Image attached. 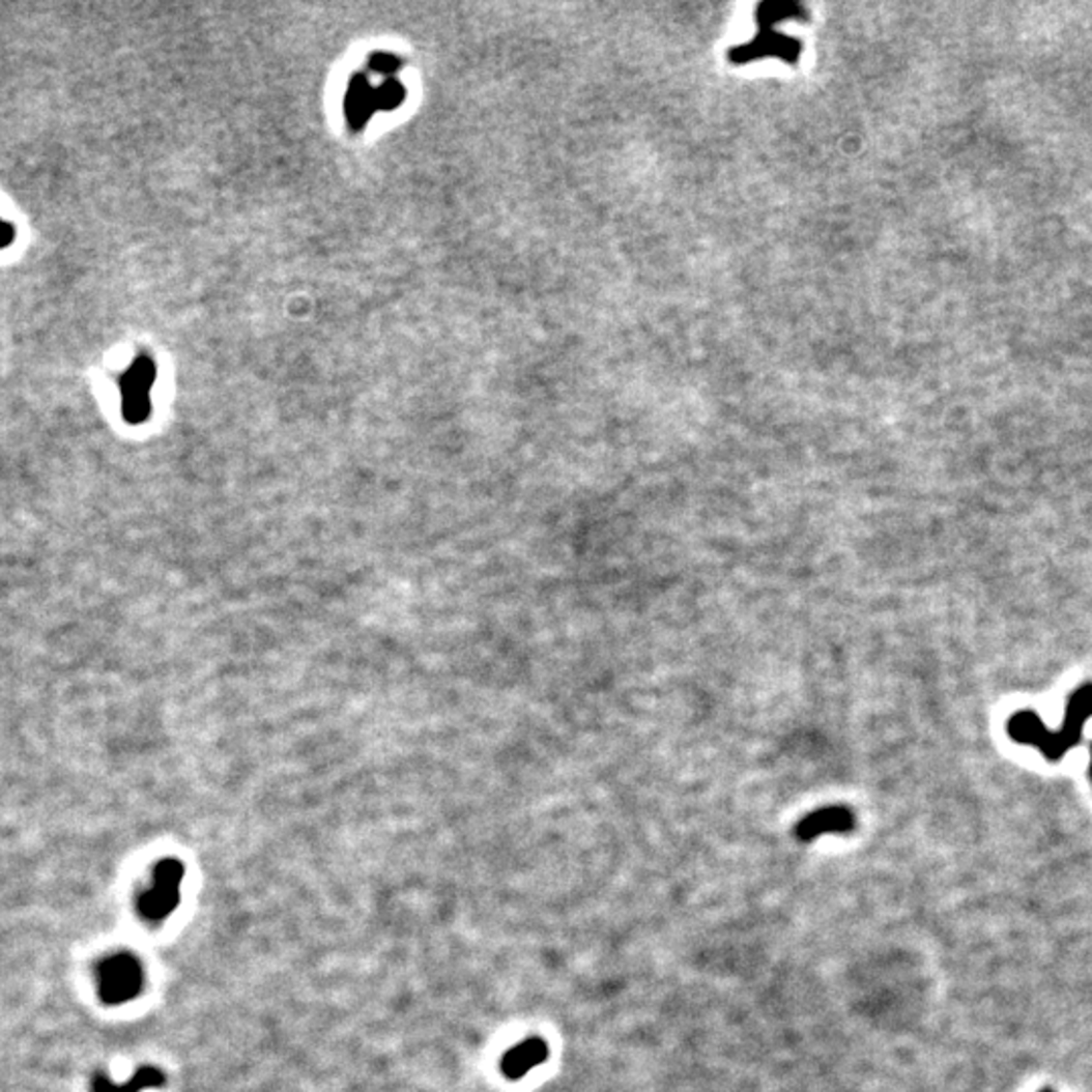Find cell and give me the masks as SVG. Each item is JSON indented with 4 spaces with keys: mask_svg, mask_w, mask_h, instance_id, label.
<instances>
[{
    "mask_svg": "<svg viewBox=\"0 0 1092 1092\" xmlns=\"http://www.w3.org/2000/svg\"><path fill=\"white\" fill-rule=\"evenodd\" d=\"M1040 1092H1052V1091H1048V1089H1046V1091H1040Z\"/></svg>",
    "mask_w": 1092,
    "mask_h": 1092,
    "instance_id": "13",
    "label": "cell"
},
{
    "mask_svg": "<svg viewBox=\"0 0 1092 1092\" xmlns=\"http://www.w3.org/2000/svg\"><path fill=\"white\" fill-rule=\"evenodd\" d=\"M1092 716V684L1072 692L1064 724L1058 732H1051L1034 711H1019L1008 720V735L1022 745L1036 747L1048 760H1060L1083 739L1085 722Z\"/></svg>",
    "mask_w": 1092,
    "mask_h": 1092,
    "instance_id": "1",
    "label": "cell"
},
{
    "mask_svg": "<svg viewBox=\"0 0 1092 1092\" xmlns=\"http://www.w3.org/2000/svg\"><path fill=\"white\" fill-rule=\"evenodd\" d=\"M184 879V866L176 858L161 860L152 870V884L140 894L136 909L140 917L150 924L163 923L172 915L180 900V884Z\"/></svg>",
    "mask_w": 1092,
    "mask_h": 1092,
    "instance_id": "3",
    "label": "cell"
},
{
    "mask_svg": "<svg viewBox=\"0 0 1092 1092\" xmlns=\"http://www.w3.org/2000/svg\"><path fill=\"white\" fill-rule=\"evenodd\" d=\"M95 979L99 1000L106 1006H124L142 994L144 967L134 953L118 951L97 964Z\"/></svg>",
    "mask_w": 1092,
    "mask_h": 1092,
    "instance_id": "2",
    "label": "cell"
},
{
    "mask_svg": "<svg viewBox=\"0 0 1092 1092\" xmlns=\"http://www.w3.org/2000/svg\"><path fill=\"white\" fill-rule=\"evenodd\" d=\"M15 235H17L15 225H12V223H6V221L0 219V250L10 248L12 241H15Z\"/></svg>",
    "mask_w": 1092,
    "mask_h": 1092,
    "instance_id": "11",
    "label": "cell"
},
{
    "mask_svg": "<svg viewBox=\"0 0 1092 1092\" xmlns=\"http://www.w3.org/2000/svg\"><path fill=\"white\" fill-rule=\"evenodd\" d=\"M165 1083L167 1079L156 1066H142L124 1085L114 1083L104 1072H95L91 1079V1092H144L148 1089H161L165 1087Z\"/></svg>",
    "mask_w": 1092,
    "mask_h": 1092,
    "instance_id": "7",
    "label": "cell"
},
{
    "mask_svg": "<svg viewBox=\"0 0 1092 1092\" xmlns=\"http://www.w3.org/2000/svg\"><path fill=\"white\" fill-rule=\"evenodd\" d=\"M548 1056V1046L541 1038H530L508 1051L502 1058V1074L510 1081L526 1076L533 1068L543 1064Z\"/></svg>",
    "mask_w": 1092,
    "mask_h": 1092,
    "instance_id": "6",
    "label": "cell"
},
{
    "mask_svg": "<svg viewBox=\"0 0 1092 1092\" xmlns=\"http://www.w3.org/2000/svg\"><path fill=\"white\" fill-rule=\"evenodd\" d=\"M397 61L391 57V55H377L373 59V69L380 71V74H393L397 69Z\"/></svg>",
    "mask_w": 1092,
    "mask_h": 1092,
    "instance_id": "10",
    "label": "cell"
},
{
    "mask_svg": "<svg viewBox=\"0 0 1092 1092\" xmlns=\"http://www.w3.org/2000/svg\"><path fill=\"white\" fill-rule=\"evenodd\" d=\"M854 828V813L845 807H824L813 811L803 822H799L798 838L803 841L815 840L826 834H843Z\"/></svg>",
    "mask_w": 1092,
    "mask_h": 1092,
    "instance_id": "5",
    "label": "cell"
},
{
    "mask_svg": "<svg viewBox=\"0 0 1092 1092\" xmlns=\"http://www.w3.org/2000/svg\"><path fill=\"white\" fill-rule=\"evenodd\" d=\"M156 382V365L148 354H140L120 377L122 415L130 425H142L152 413V386Z\"/></svg>",
    "mask_w": 1092,
    "mask_h": 1092,
    "instance_id": "4",
    "label": "cell"
},
{
    "mask_svg": "<svg viewBox=\"0 0 1092 1092\" xmlns=\"http://www.w3.org/2000/svg\"><path fill=\"white\" fill-rule=\"evenodd\" d=\"M377 108V89H373L365 78H354L346 93V116L352 127L367 124Z\"/></svg>",
    "mask_w": 1092,
    "mask_h": 1092,
    "instance_id": "8",
    "label": "cell"
},
{
    "mask_svg": "<svg viewBox=\"0 0 1092 1092\" xmlns=\"http://www.w3.org/2000/svg\"><path fill=\"white\" fill-rule=\"evenodd\" d=\"M377 102L378 108H382V110L397 108L403 102V87L397 84L395 80H386L382 87L377 89Z\"/></svg>",
    "mask_w": 1092,
    "mask_h": 1092,
    "instance_id": "9",
    "label": "cell"
},
{
    "mask_svg": "<svg viewBox=\"0 0 1092 1092\" xmlns=\"http://www.w3.org/2000/svg\"><path fill=\"white\" fill-rule=\"evenodd\" d=\"M1091 781H1092V747H1091Z\"/></svg>",
    "mask_w": 1092,
    "mask_h": 1092,
    "instance_id": "12",
    "label": "cell"
}]
</instances>
